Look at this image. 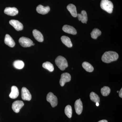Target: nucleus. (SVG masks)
Masks as SVG:
<instances>
[{
    "instance_id": "obj_9",
    "label": "nucleus",
    "mask_w": 122,
    "mask_h": 122,
    "mask_svg": "<svg viewBox=\"0 0 122 122\" xmlns=\"http://www.w3.org/2000/svg\"><path fill=\"white\" fill-rule=\"evenodd\" d=\"M9 23L17 31L22 30L23 29V25L20 21L17 20H11L10 21Z\"/></svg>"
},
{
    "instance_id": "obj_11",
    "label": "nucleus",
    "mask_w": 122,
    "mask_h": 122,
    "mask_svg": "<svg viewBox=\"0 0 122 122\" xmlns=\"http://www.w3.org/2000/svg\"><path fill=\"white\" fill-rule=\"evenodd\" d=\"M4 13L7 15L14 16L17 15L18 13V11L15 7H7L5 9Z\"/></svg>"
},
{
    "instance_id": "obj_4",
    "label": "nucleus",
    "mask_w": 122,
    "mask_h": 122,
    "mask_svg": "<svg viewBox=\"0 0 122 122\" xmlns=\"http://www.w3.org/2000/svg\"><path fill=\"white\" fill-rule=\"evenodd\" d=\"M46 100L50 103L52 107H55L57 105L58 100L57 97L52 92H49L47 94Z\"/></svg>"
},
{
    "instance_id": "obj_23",
    "label": "nucleus",
    "mask_w": 122,
    "mask_h": 122,
    "mask_svg": "<svg viewBox=\"0 0 122 122\" xmlns=\"http://www.w3.org/2000/svg\"><path fill=\"white\" fill-rule=\"evenodd\" d=\"M25 64L24 62L20 60L15 61L13 63V66L16 69H21L24 68Z\"/></svg>"
},
{
    "instance_id": "obj_10",
    "label": "nucleus",
    "mask_w": 122,
    "mask_h": 122,
    "mask_svg": "<svg viewBox=\"0 0 122 122\" xmlns=\"http://www.w3.org/2000/svg\"><path fill=\"white\" fill-rule=\"evenodd\" d=\"M74 106L76 113L78 115H81L83 110V105L81 99L76 100Z\"/></svg>"
},
{
    "instance_id": "obj_20",
    "label": "nucleus",
    "mask_w": 122,
    "mask_h": 122,
    "mask_svg": "<svg viewBox=\"0 0 122 122\" xmlns=\"http://www.w3.org/2000/svg\"><path fill=\"white\" fill-rule=\"evenodd\" d=\"M82 66L87 72H91L94 71V68L93 66L87 62H84L82 63Z\"/></svg>"
},
{
    "instance_id": "obj_28",
    "label": "nucleus",
    "mask_w": 122,
    "mask_h": 122,
    "mask_svg": "<svg viewBox=\"0 0 122 122\" xmlns=\"http://www.w3.org/2000/svg\"><path fill=\"white\" fill-rule=\"evenodd\" d=\"M98 122H108L107 120H102L99 121Z\"/></svg>"
},
{
    "instance_id": "obj_18",
    "label": "nucleus",
    "mask_w": 122,
    "mask_h": 122,
    "mask_svg": "<svg viewBox=\"0 0 122 122\" xmlns=\"http://www.w3.org/2000/svg\"><path fill=\"white\" fill-rule=\"evenodd\" d=\"M67 9L73 17H77V15L76 6L72 4H70L67 7Z\"/></svg>"
},
{
    "instance_id": "obj_27",
    "label": "nucleus",
    "mask_w": 122,
    "mask_h": 122,
    "mask_svg": "<svg viewBox=\"0 0 122 122\" xmlns=\"http://www.w3.org/2000/svg\"><path fill=\"white\" fill-rule=\"evenodd\" d=\"M119 97H122V89L121 88V90H120V91L119 92Z\"/></svg>"
},
{
    "instance_id": "obj_16",
    "label": "nucleus",
    "mask_w": 122,
    "mask_h": 122,
    "mask_svg": "<svg viewBox=\"0 0 122 122\" xmlns=\"http://www.w3.org/2000/svg\"><path fill=\"white\" fill-rule=\"evenodd\" d=\"M77 16L79 20L81 21L82 23L86 24L87 21V16L86 11L84 10L82 11L81 14H77Z\"/></svg>"
},
{
    "instance_id": "obj_24",
    "label": "nucleus",
    "mask_w": 122,
    "mask_h": 122,
    "mask_svg": "<svg viewBox=\"0 0 122 122\" xmlns=\"http://www.w3.org/2000/svg\"><path fill=\"white\" fill-rule=\"evenodd\" d=\"M90 98L92 101L96 103L100 102V98L97 94L94 92H92L90 94Z\"/></svg>"
},
{
    "instance_id": "obj_1",
    "label": "nucleus",
    "mask_w": 122,
    "mask_h": 122,
    "mask_svg": "<svg viewBox=\"0 0 122 122\" xmlns=\"http://www.w3.org/2000/svg\"><path fill=\"white\" fill-rule=\"evenodd\" d=\"M118 55L114 51H107L105 52L102 57V61L106 63H109L115 61L118 58Z\"/></svg>"
},
{
    "instance_id": "obj_15",
    "label": "nucleus",
    "mask_w": 122,
    "mask_h": 122,
    "mask_svg": "<svg viewBox=\"0 0 122 122\" xmlns=\"http://www.w3.org/2000/svg\"><path fill=\"white\" fill-rule=\"evenodd\" d=\"M5 43L10 47L13 48L15 46V42L12 37L9 34L5 35Z\"/></svg>"
},
{
    "instance_id": "obj_6",
    "label": "nucleus",
    "mask_w": 122,
    "mask_h": 122,
    "mask_svg": "<svg viewBox=\"0 0 122 122\" xmlns=\"http://www.w3.org/2000/svg\"><path fill=\"white\" fill-rule=\"evenodd\" d=\"M71 80V76L69 73H65L61 75V78L59 82L60 85L61 86H63L66 83L69 82Z\"/></svg>"
},
{
    "instance_id": "obj_26",
    "label": "nucleus",
    "mask_w": 122,
    "mask_h": 122,
    "mask_svg": "<svg viewBox=\"0 0 122 122\" xmlns=\"http://www.w3.org/2000/svg\"><path fill=\"white\" fill-rule=\"evenodd\" d=\"M110 89L108 86H104L101 89V93L103 96H108L110 93Z\"/></svg>"
},
{
    "instance_id": "obj_5",
    "label": "nucleus",
    "mask_w": 122,
    "mask_h": 122,
    "mask_svg": "<svg viewBox=\"0 0 122 122\" xmlns=\"http://www.w3.org/2000/svg\"><path fill=\"white\" fill-rule=\"evenodd\" d=\"M19 42L21 46L25 48L30 47L33 45V42L31 39L25 37L20 38Z\"/></svg>"
},
{
    "instance_id": "obj_21",
    "label": "nucleus",
    "mask_w": 122,
    "mask_h": 122,
    "mask_svg": "<svg viewBox=\"0 0 122 122\" xmlns=\"http://www.w3.org/2000/svg\"><path fill=\"white\" fill-rule=\"evenodd\" d=\"M102 34V32L97 28L94 29L91 33L92 38L94 39H96Z\"/></svg>"
},
{
    "instance_id": "obj_8",
    "label": "nucleus",
    "mask_w": 122,
    "mask_h": 122,
    "mask_svg": "<svg viewBox=\"0 0 122 122\" xmlns=\"http://www.w3.org/2000/svg\"><path fill=\"white\" fill-rule=\"evenodd\" d=\"M21 98L23 100L30 101L32 96L29 90L25 87H23L21 89Z\"/></svg>"
},
{
    "instance_id": "obj_2",
    "label": "nucleus",
    "mask_w": 122,
    "mask_h": 122,
    "mask_svg": "<svg viewBox=\"0 0 122 122\" xmlns=\"http://www.w3.org/2000/svg\"><path fill=\"white\" fill-rule=\"evenodd\" d=\"M55 63L57 66L62 71L64 70L68 67V63L66 59L62 56H59L55 59Z\"/></svg>"
},
{
    "instance_id": "obj_22",
    "label": "nucleus",
    "mask_w": 122,
    "mask_h": 122,
    "mask_svg": "<svg viewBox=\"0 0 122 122\" xmlns=\"http://www.w3.org/2000/svg\"><path fill=\"white\" fill-rule=\"evenodd\" d=\"M42 67L51 72H53L54 70L53 65L50 62L47 61L44 62L42 64Z\"/></svg>"
},
{
    "instance_id": "obj_7",
    "label": "nucleus",
    "mask_w": 122,
    "mask_h": 122,
    "mask_svg": "<svg viewBox=\"0 0 122 122\" xmlns=\"http://www.w3.org/2000/svg\"><path fill=\"white\" fill-rule=\"evenodd\" d=\"M24 105V103L22 101L17 100L13 103L12 109L15 113H18Z\"/></svg>"
},
{
    "instance_id": "obj_19",
    "label": "nucleus",
    "mask_w": 122,
    "mask_h": 122,
    "mask_svg": "<svg viewBox=\"0 0 122 122\" xmlns=\"http://www.w3.org/2000/svg\"><path fill=\"white\" fill-rule=\"evenodd\" d=\"M61 41L64 45L69 48H71L72 46V44L70 38L66 36H62L61 38Z\"/></svg>"
},
{
    "instance_id": "obj_29",
    "label": "nucleus",
    "mask_w": 122,
    "mask_h": 122,
    "mask_svg": "<svg viewBox=\"0 0 122 122\" xmlns=\"http://www.w3.org/2000/svg\"><path fill=\"white\" fill-rule=\"evenodd\" d=\"M96 106H99V103H96Z\"/></svg>"
},
{
    "instance_id": "obj_14",
    "label": "nucleus",
    "mask_w": 122,
    "mask_h": 122,
    "mask_svg": "<svg viewBox=\"0 0 122 122\" xmlns=\"http://www.w3.org/2000/svg\"><path fill=\"white\" fill-rule=\"evenodd\" d=\"M33 34L35 39L39 42H42L44 41V37L41 33L37 30H34Z\"/></svg>"
},
{
    "instance_id": "obj_13",
    "label": "nucleus",
    "mask_w": 122,
    "mask_h": 122,
    "mask_svg": "<svg viewBox=\"0 0 122 122\" xmlns=\"http://www.w3.org/2000/svg\"><path fill=\"white\" fill-rule=\"evenodd\" d=\"M62 30L64 32L72 35H76L77 32L76 30L73 26L68 25H65L62 27Z\"/></svg>"
},
{
    "instance_id": "obj_17",
    "label": "nucleus",
    "mask_w": 122,
    "mask_h": 122,
    "mask_svg": "<svg viewBox=\"0 0 122 122\" xmlns=\"http://www.w3.org/2000/svg\"><path fill=\"white\" fill-rule=\"evenodd\" d=\"M19 94V92L18 89L15 86H13L11 87V92L9 95L10 98L15 99L18 97Z\"/></svg>"
},
{
    "instance_id": "obj_30",
    "label": "nucleus",
    "mask_w": 122,
    "mask_h": 122,
    "mask_svg": "<svg viewBox=\"0 0 122 122\" xmlns=\"http://www.w3.org/2000/svg\"><path fill=\"white\" fill-rule=\"evenodd\" d=\"M117 93H119V91H117Z\"/></svg>"
},
{
    "instance_id": "obj_12",
    "label": "nucleus",
    "mask_w": 122,
    "mask_h": 122,
    "mask_svg": "<svg viewBox=\"0 0 122 122\" xmlns=\"http://www.w3.org/2000/svg\"><path fill=\"white\" fill-rule=\"evenodd\" d=\"M50 10V8L49 6L44 7L41 5H38L36 8V11L37 12L42 15H45L48 13Z\"/></svg>"
},
{
    "instance_id": "obj_3",
    "label": "nucleus",
    "mask_w": 122,
    "mask_h": 122,
    "mask_svg": "<svg viewBox=\"0 0 122 122\" xmlns=\"http://www.w3.org/2000/svg\"><path fill=\"white\" fill-rule=\"evenodd\" d=\"M100 5L101 8L108 13H112L113 12V5L110 1L109 0H102Z\"/></svg>"
},
{
    "instance_id": "obj_25",
    "label": "nucleus",
    "mask_w": 122,
    "mask_h": 122,
    "mask_svg": "<svg viewBox=\"0 0 122 122\" xmlns=\"http://www.w3.org/2000/svg\"><path fill=\"white\" fill-rule=\"evenodd\" d=\"M65 113L68 118H71L72 117V110L71 106L68 105L66 107L65 110Z\"/></svg>"
}]
</instances>
